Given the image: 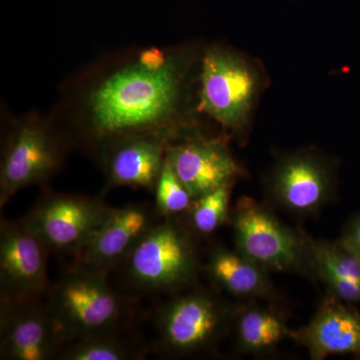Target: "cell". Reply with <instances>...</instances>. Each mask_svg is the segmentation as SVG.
Listing matches in <instances>:
<instances>
[{
    "label": "cell",
    "mask_w": 360,
    "mask_h": 360,
    "mask_svg": "<svg viewBox=\"0 0 360 360\" xmlns=\"http://www.w3.org/2000/svg\"><path fill=\"white\" fill-rule=\"evenodd\" d=\"M202 52L193 45L106 52L63 82L49 115L73 149L91 156L127 135L179 139L194 129L191 90Z\"/></svg>",
    "instance_id": "6da1fadb"
},
{
    "label": "cell",
    "mask_w": 360,
    "mask_h": 360,
    "mask_svg": "<svg viewBox=\"0 0 360 360\" xmlns=\"http://www.w3.org/2000/svg\"><path fill=\"white\" fill-rule=\"evenodd\" d=\"M6 117L0 160L1 207L26 187L45 186L60 172L73 149L49 115L32 111Z\"/></svg>",
    "instance_id": "7a4b0ae2"
},
{
    "label": "cell",
    "mask_w": 360,
    "mask_h": 360,
    "mask_svg": "<svg viewBox=\"0 0 360 360\" xmlns=\"http://www.w3.org/2000/svg\"><path fill=\"white\" fill-rule=\"evenodd\" d=\"M47 302L65 345L122 330L129 311V302L113 290L108 274L75 264L49 291Z\"/></svg>",
    "instance_id": "3957f363"
},
{
    "label": "cell",
    "mask_w": 360,
    "mask_h": 360,
    "mask_svg": "<svg viewBox=\"0 0 360 360\" xmlns=\"http://www.w3.org/2000/svg\"><path fill=\"white\" fill-rule=\"evenodd\" d=\"M122 265L135 290L169 292L195 281L198 251L188 229L175 217H163L142 236Z\"/></svg>",
    "instance_id": "277c9868"
},
{
    "label": "cell",
    "mask_w": 360,
    "mask_h": 360,
    "mask_svg": "<svg viewBox=\"0 0 360 360\" xmlns=\"http://www.w3.org/2000/svg\"><path fill=\"white\" fill-rule=\"evenodd\" d=\"M231 220L236 250L262 269L314 270L312 241L283 224L264 205L252 198H240Z\"/></svg>",
    "instance_id": "5b68a950"
},
{
    "label": "cell",
    "mask_w": 360,
    "mask_h": 360,
    "mask_svg": "<svg viewBox=\"0 0 360 360\" xmlns=\"http://www.w3.org/2000/svg\"><path fill=\"white\" fill-rule=\"evenodd\" d=\"M257 75L236 52L214 44L203 49L198 70V112L227 129L245 124L257 90Z\"/></svg>",
    "instance_id": "8992f818"
},
{
    "label": "cell",
    "mask_w": 360,
    "mask_h": 360,
    "mask_svg": "<svg viewBox=\"0 0 360 360\" xmlns=\"http://www.w3.org/2000/svg\"><path fill=\"white\" fill-rule=\"evenodd\" d=\"M112 210L101 198L46 191L25 219L51 252L77 257Z\"/></svg>",
    "instance_id": "52a82bcc"
},
{
    "label": "cell",
    "mask_w": 360,
    "mask_h": 360,
    "mask_svg": "<svg viewBox=\"0 0 360 360\" xmlns=\"http://www.w3.org/2000/svg\"><path fill=\"white\" fill-rule=\"evenodd\" d=\"M221 302L205 292L168 300L158 314V345L170 354H189L212 347L224 333L229 319Z\"/></svg>",
    "instance_id": "ba28073f"
},
{
    "label": "cell",
    "mask_w": 360,
    "mask_h": 360,
    "mask_svg": "<svg viewBox=\"0 0 360 360\" xmlns=\"http://www.w3.org/2000/svg\"><path fill=\"white\" fill-rule=\"evenodd\" d=\"M49 252L25 217L18 220L2 219L0 300H35L49 295Z\"/></svg>",
    "instance_id": "9c48e42d"
},
{
    "label": "cell",
    "mask_w": 360,
    "mask_h": 360,
    "mask_svg": "<svg viewBox=\"0 0 360 360\" xmlns=\"http://www.w3.org/2000/svg\"><path fill=\"white\" fill-rule=\"evenodd\" d=\"M65 345L47 300H0V359H58Z\"/></svg>",
    "instance_id": "30bf717a"
},
{
    "label": "cell",
    "mask_w": 360,
    "mask_h": 360,
    "mask_svg": "<svg viewBox=\"0 0 360 360\" xmlns=\"http://www.w3.org/2000/svg\"><path fill=\"white\" fill-rule=\"evenodd\" d=\"M174 139L163 134H136L104 144L92 156L103 172L104 193L118 187L155 191L168 144Z\"/></svg>",
    "instance_id": "8fae6325"
},
{
    "label": "cell",
    "mask_w": 360,
    "mask_h": 360,
    "mask_svg": "<svg viewBox=\"0 0 360 360\" xmlns=\"http://www.w3.org/2000/svg\"><path fill=\"white\" fill-rule=\"evenodd\" d=\"M195 130L170 141L167 150L168 163L194 200L232 181L239 174L225 142Z\"/></svg>",
    "instance_id": "7c38bea8"
},
{
    "label": "cell",
    "mask_w": 360,
    "mask_h": 360,
    "mask_svg": "<svg viewBox=\"0 0 360 360\" xmlns=\"http://www.w3.org/2000/svg\"><path fill=\"white\" fill-rule=\"evenodd\" d=\"M274 201L293 214L319 212L333 196V181L326 163L309 153L284 158L274 168L269 184Z\"/></svg>",
    "instance_id": "4fadbf2b"
},
{
    "label": "cell",
    "mask_w": 360,
    "mask_h": 360,
    "mask_svg": "<svg viewBox=\"0 0 360 360\" xmlns=\"http://www.w3.org/2000/svg\"><path fill=\"white\" fill-rule=\"evenodd\" d=\"M150 206L129 205L112 207L110 215L73 264L110 274L120 266L142 236L158 221Z\"/></svg>",
    "instance_id": "5bb4252c"
},
{
    "label": "cell",
    "mask_w": 360,
    "mask_h": 360,
    "mask_svg": "<svg viewBox=\"0 0 360 360\" xmlns=\"http://www.w3.org/2000/svg\"><path fill=\"white\" fill-rule=\"evenodd\" d=\"M314 359L360 354V314L338 298H328L305 328L292 333Z\"/></svg>",
    "instance_id": "9a60e30c"
},
{
    "label": "cell",
    "mask_w": 360,
    "mask_h": 360,
    "mask_svg": "<svg viewBox=\"0 0 360 360\" xmlns=\"http://www.w3.org/2000/svg\"><path fill=\"white\" fill-rule=\"evenodd\" d=\"M206 269L213 281L229 295L240 297H269L274 295L267 270L238 251L215 248Z\"/></svg>",
    "instance_id": "2e32d148"
},
{
    "label": "cell",
    "mask_w": 360,
    "mask_h": 360,
    "mask_svg": "<svg viewBox=\"0 0 360 360\" xmlns=\"http://www.w3.org/2000/svg\"><path fill=\"white\" fill-rule=\"evenodd\" d=\"M314 271L341 302L360 304V259L340 243H312Z\"/></svg>",
    "instance_id": "e0dca14e"
},
{
    "label": "cell",
    "mask_w": 360,
    "mask_h": 360,
    "mask_svg": "<svg viewBox=\"0 0 360 360\" xmlns=\"http://www.w3.org/2000/svg\"><path fill=\"white\" fill-rule=\"evenodd\" d=\"M120 331L85 336L66 343L58 359L61 360H134L144 356V348L127 340Z\"/></svg>",
    "instance_id": "ac0fdd59"
},
{
    "label": "cell",
    "mask_w": 360,
    "mask_h": 360,
    "mask_svg": "<svg viewBox=\"0 0 360 360\" xmlns=\"http://www.w3.org/2000/svg\"><path fill=\"white\" fill-rule=\"evenodd\" d=\"M236 333L241 348L257 354L271 349L286 336L292 338L293 331L274 312L251 307L239 315Z\"/></svg>",
    "instance_id": "d6986e66"
},
{
    "label": "cell",
    "mask_w": 360,
    "mask_h": 360,
    "mask_svg": "<svg viewBox=\"0 0 360 360\" xmlns=\"http://www.w3.org/2000/svg\"><path fill=\"white\" fill-rule=\"evenodd\" d=\"M231 186L232 181L227 182L194 200L187 213L191 227L196 233L210 236L229 219Z\"/></svg>",
    "instance_id": "ffe728a7"
},
{
    "label": "cell",
    "mask_w": 360,
    "mask_h": 360,
    "mask_svg": "<svg viewBox=\"0 0 360 360\" xmlns=\"http://www.w3.org/2000/svg\"><path fill=\"white\" fill-rule=\"evenodd\" d=\"M155 210L162 217H176L187 212L194 198L180 181L165 158V165L155 187Z\"/></svg>",
    "instance_id": "44dd1931"
},
{
    "label": "cell",
    "mask_w": 360,
    "mask_h": 360,
    "mask_svg": "<svg viewBox=\"0 0 360 360\" xmlns=\"http://www.w3.org/2000/svg\"><path fill=\"white\" fill-rule=\"evenodd\" d=\"M338 243L360 259V214L348 222Z\"/></svg>",
    "instance_id": "7402d4cb"
}]
</instances>
